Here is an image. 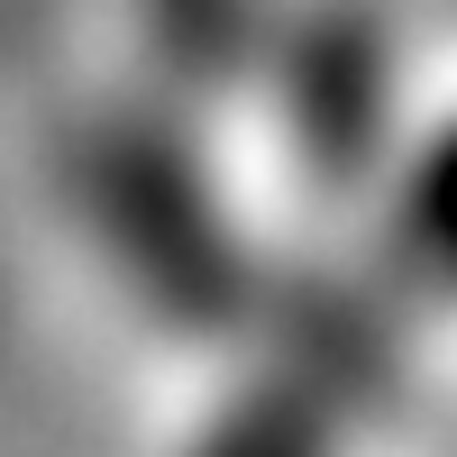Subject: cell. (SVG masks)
I'll return each mask as SVG.
<instances>
[{"mask_svg": "<svg viewBox=\"0 0 457 457\" xmlns=\"http://www.w3.org/2000/svg\"><path fill=\"white\" fill-rule=\"evenodd\" d=\"M411 228H421V256L457 275V129L421 156V174H411Z\"/></svg>", "mask_w": 457, "mask_h": 457, "instance_id": "6da1fadb", "label": "cell"}]
</instances>
